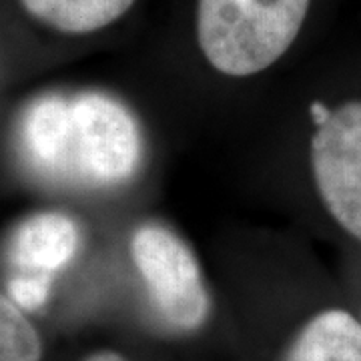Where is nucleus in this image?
Wrapping results in <instances>:
<instances>
[{
    "instance_id": "obj_10",
    "label": "nucleus",
    "mask_w": 361,
    "mask_h": 361,
    "mask_svg": "<svg viewBox=\"0 0 361 361\" xmlns=\"http://www.w3.org/2000/svg\"><path fill=\"white\" fill-rule=\"evenodd\" d=\"M85 361H127L123 355H118L115 351H97L89 355Z\"/></svg>"
},
{
    "instance_id": "obj_4",
    "label": "nucleus",
    "mask_w": 361,
    "mask_h": 361,
    "mask_svg": "<svg viewBox=\"0 0 361 361\" xmlns=\"http://www.w3.org/2000/svg\"><path fill=\"white\" fill-rule=\"evenodd\" d=\"M311 171L329 215L361 241V101L337 106L319 123Z\"/></svg>"
},
{
    "instance_id": "obj_3",
    "label": "nucleus",
    "mask_w": 361,
    "mask_h": 361,
    "mask_svg": "<svg viewBox=\"0 0 361 361\" xmlns=\"http://www.w3.org/2000/svg\"><path fill=\"white\" fill-rule=\"evenodd\" d=\"M73 103L75 179L92 185L129 180L141 163V130L127 106L99 92Z\"/></svg>"
},
{
    "instance_id": "obj_1",
    "label": "nucleus",
    "mask_w": 361,
    "mask_h": 361,
    "mask_svg": "<svg viewBox=\"0 0 361 361\" xmlns=\"http://www.w3.org/2000/svg\"><path fill=\"white\" fill-rule=\"evenodd\" d=\"M311 0H199L197 42L221 75L243 78L273 66L293 47Z\"/></svg>"
},
{
    "instance_id": "obj_2",
    "label": "nucleus",
    "mask_w": 361,
    "mask_h": 361,
    "mask_svg": "<svg viewBox=\"0 0 361 361\" xmlns=\"http://www.w3.org/2000/svg\"><path fill=\"white\" fill-rule=\"evenodd\" d=\"M130 257L151 303L171 327L193 331L205 323L209 293L193 251L183 239L163 225L147 223L130 237Z\"/></svg>"
},
{
    "instance_id": "obj_5",
    "label": "nucleus",
    "mask_w": 361,
    "mask_h": 361,
    "mask_svg": "<svg viewBox=\"0 0 361 361\" xmlns=\"http://www.w3.org/2000/svg\"><path fill=\"white\" fill-rule=\"evenodd\" d=\"M80 235L63 213H39L23 221L8 245V297L20 310H39L52 279L77 255Z\"/></svg>"
},
{
    "instance_id": "obj_8",
    "label": "nucleus",
    "mask_w": 361,
    "mask_h": 361,
    "mask_svg": "<svg viewBox=\"0 0 361 361\" xmlns=\"http://www.w3.org/2000/svg\"><path fill=\"white\" fill-rule=\"evenodd\" d=\"M135 2L137 0H20L32 18L65 35L103 30L129 13Z\"/></svg>"
},
{
    "instance_id": "obj_6",
    "label": "nucleus",
    "mask_w": 361,
    "mask_h": 361,
    "mask_svg": "<svg viewBox=\"0 0 361 361\" xmlns=\"http://www.w3.org/2000/svg\"><path fill=\"white\" fill-rule=\"evenodd\" d=\"M20 147L26 161L49 179H75L73 103L63 97H42L20 121Z\"/></svg>"
},
{
    "instance_id": "obj_7",
    "label": "nucleus",
    "mask_w": 361,
    "mask_h": 361,
    "mask_svg": "<svg viewBox=\"0 0 361 361\" xmlns=\"http://www.w3.org/2000/svg\"><path fill=\"white\" fill-rule=\"evenodd\" d=\"M283 361H361V322L343 310L317 313L297 334Z\"/></svg>"
},
{
    "instance_id": "obj_9",
    "label": "nucleus",
    "mask_w": 361,
    "mask_h": 361,
    "mask_svg": "<svg viewBox=\"0 0 361 361\" xmlns=\"http://www.w3.org/2000/svg\"><path fill=\"white\" fill-rule=\"evenodd\" d=\"M37 329L11 297L0 293V361H40Z\"/></svg>"
}]
</instances>
